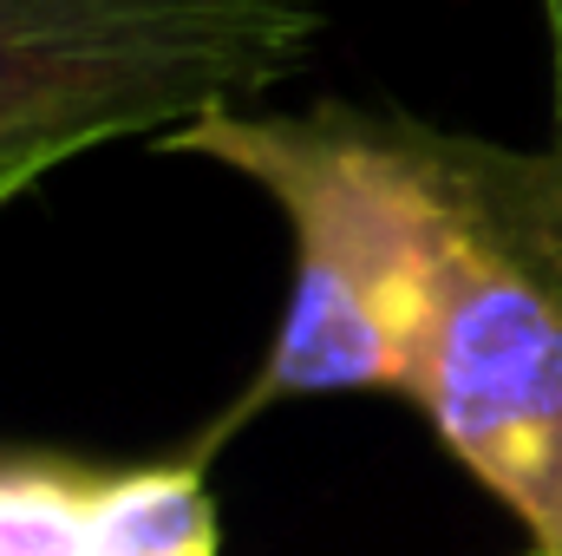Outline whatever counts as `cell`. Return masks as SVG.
I'll return each mask as SVG.
<instances>
[{"instance_id": "6da1fadb", "label": "cell", "mask_w": 562, "mask_h": 556, "mask_svg": "<svg viewBox=\"0 0 562 556\" xmlns=\"http://www.w3.org/2000/svg\"><path fill=\"white\" fill-rule=\"evenodd\" d=\"M164 144L249 177L294 236V294L269 367L216 438L294 393H406L445 256V210L413 119L223 105L177 125Z\"/></svg>"}, {"instance_id": "7a4b0ae2", "label": "cell", "mask_w": 562, "mask_h": 556, "mask_svg": "<svg viewBox=\"0 0 562 556\" xmlns=\"http://www.w3.org/2000/svg\"><path fill=\"white\" fill-rule=\"evenodd\" d=\"M445 256L413 400L451 458L504 498L537 551H562V151L431 132Z\"/></svg>"}, {"instance_id": "3957f363", "label": "cell", "mask_w": 562, "mask_h": 556, "mask_svg": "<svg viewBox=\"0 0 562 556\" xmlns=\"http://www.w3.org/2000/svg\"><path fill=\"white\" fill-rule=\"evenodd\" d=\"M314 33V0H0V203L92 144L249 105Z\"/></svg>"}, {"instance_id": "277c9868", "label": "cell", "mask_w": 562, "mask_h": 556, "mask_svg": "<svg viewBox=\"0 0 562 556\" xmlns=\"http://www.w3.org/2000/svg\"><path fill=\"white\" fill-rule=\"evenodd\" d=\"M86 556H216V504L196 458L92 478Z\"/></svg>"}, {"instance_id": "5b68a950", "label": "cell", "mask_w": 562, "mask_h": 556, "mask_svg": "<svg viewBox=\"0 0 562 556\" xmlns=\"http://www.w3.org/2000/svg\"><path fill=\"white\" fill-rule=\"evenodd\" d=\"M543 26H550V73H557V151H562V0H543Z\"/></svg>"}, {"instance_id": "8992f818", "label": "cell", "mask_w": 562, "mask_h": 556, "mask_svg": "<svg viewBox=\"0 0 562 556\" xmlns=\"http://www.w3.org/2000/svg\"><path fill=\"white\" fill-rule=\"evenodd\" d=\"M530 556H562V551H530Z\"/></svg>"}, {"instance_id": "52a82bcc", "label": "cell", "mask_w": 562, "mask_h": 556, "mask_svg": "<svg viewBox=\"0 0 562 556\" xmlns=\"http://www.w3.org/2000/svg\"><path fill=\"white\" fill-rule=\"evenodd\" d=\"M0 556H7V551H0Z\"/></svg>"}]
</instances>
